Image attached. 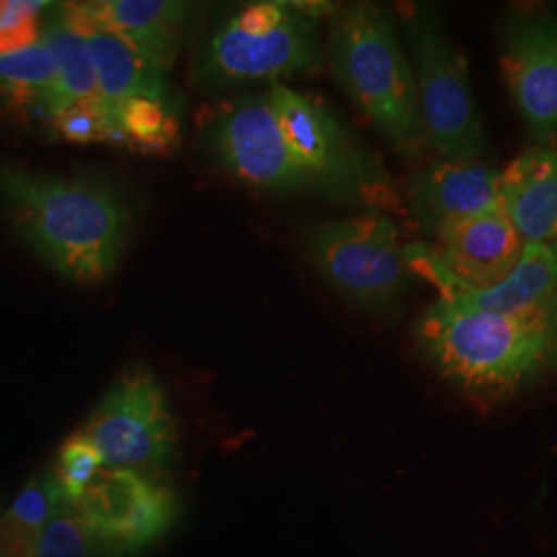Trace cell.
I'll return each instance as SVG.
<instances>
[{
	"label": "cell",
	"mask_w": 557,
	"mask_h": 557,
	"mask_svg": "<svg viewBox=\"0 0 557 557\" xmlns=\"http://www.w3.org/2000/svg\"><path fill=\"white\" fill-rule=\"evenodd\" d=\"M89 539L91 535L77 508L64 502L59 512L46 524L34 557H85Z\"/></svg>",
	"instance_id": "cell-23"
},
{
	"label": "cell",
	"mask_w": 557,
	"mask_h": 557,
	"mask_svg": "<svg viewBox=\"0 0 557 557\" xmlns=\"http://www.w3.org/2000/svg\"><path fill=\"white\" fill-rule=\"evenodd\" d=\"M207 143L223 170L259 193L324 199L283 139L269 91L225 103L207 126Z\"/></svg>",
	"instance_id": "cell-8"
},
{
	"label": "cell",
	"mask_w": 557,
	"mask_h": 557,
	"mask_svg": "<svg viewBox=\"0 0 557 557\" xmlns=\"http://www.w3.org/2000/svg\"><path fill=\"white\" fill-rule=\"evenodd\" d=\"M524 246L498 205L444 225L434 242L405 244V259L416 277L438 289L440 299H450L498 285L515 271Z\"/></svg>",
	"instance_id": "cell-9"
},
{
	"label": "cell",
	"mask_w": 557,
	"mask_h": 557,
	"mask_svg": "<svg viewBox=\"0 0 557 557\" xmlns=\"http://www.w3.org/2000/svg\"><path fill=\"white\" fill-rule=\"evenodd\" d=\"M0 94L13 103H41L57 112L59 75L44 40L11 54H0Z\"/></svg>",
	"instance_id": "cell-20"
},
{
	"label": "cell",
	"mask_w": 557,
	"mask_h": 557,
	"mask_svg": "<svg viewBox=\"0 0 557 557\" xmlns=\"http://www.w3.org/2000/svg\"><path fill=\"white\" fill-rule=\"evenodd\" d=\"M326 57L341 89L391 149L416 153L428 143L413 66L391 9L376 2L333 9Z\"/></svg>",
	"instance_id": "cell-3"
},
{
	"label": "cell",
	"mask_w": 557,
	"mask_h": 557,
	"mask_svg": "<svg viewBox=\"0 0 557 557\" xmlns=\"http://www.w3.org/2000/svg\"><path fill=\"white\" fill-rule=\"evenodd\" d=\"M269 98L296 160L314 176L326 200L370 211L397 209L400 195L379 156L324 101L273 81Z\"/></svg>",
	"instance_id": "cell-6"
},
{
	"label": "cell",
	"mask_w": 557,
	"mask_h": 557,
	"mask_svg": "<svg viewBox=\"0 0 557 557\" xmlns=\"http://www.w3.org/2000/svg\"><path fill=\"white\" fill-rule=\"evenodd\" d=\"M64 15L81 25H100L131 41L160 69L176 60L190 4L172 0H100L62 4Z\"/></svg>",
	"instance_id": "cell-14"
},
{
	"label": "cell",
	"mask_w": 557,
	"mask_h": 557,
	"mask_svg": "<svg viewBox=\"0 0 557 557\" xmlns=\"http://www.w3.org/2000/svg\"><path fill=\"white\" fill-rule=\"evenodd\" d=\"M108 469H158L172 460L178 428L168 395L147 368L124 372L81 430Z\"/></svg>",
	"instance_id": "cell-10"
},
{
	"label": "cell",
	"mask_w": 557,
	"mask_h": 557,
	"mask_svg": "<svg viewBox=\"0 0 557 557\" xmlns=\"http://www.w3.org/2000/svg\"><path fill=\"white\" fill-rule=\"evenodd\" d=\"M331 11L329 4H248L211 34L195 75L205 85L221 87L319 71L324 59L319 17Z\"/></svg>",
	"instance_id": "cell-4"
},
{
	"label": "cell",
	"mask_w": 557,
	"mask_h": 557,
	"mask_svg": "<svg viewBox=\"0 0 557 557\" xmlns=\"http://www.w3.org/2000/svg\"><path fill=\"white\" fill-rule=\"evenodd\" d=\"M73 27L79 32L87 46L96 73L98 103L106 110L110 122L124 101L137 98L165 100V71L153 60L147 59L131 41L100 25L73 23Z\"/></svg>",
	"instance_id": "cell-16"
},
{
	"label": "cell",
	"mask_w": 557,
	"mask_h": 557,
	"mask_svg": "<svg viewBox=\"0 0 557 557\" xmlns=\"http://www.w3.org/2000/svg\"><path fill=\"white\" fill-rule=\"evenodd\" d=\"M499 69L535 145L557 149V11L508 7L498 23Z\"/></svg>",
	"instance_id": "cell-11"
},
{
	"label": "cell",
	"mask_w": 557,
	"mask_h": 557,
	"mask_svg": "<svg viewBox=\"0 0 557 557\" xmlns=\"http://www.w3.org/2000/svg\"><path fill=\"white\" fill-rule=\"evenodd\" d=\"M119 139L137 143L147 149H163L176 139L178 122L174 119V110L165 100L124 101L119 112L112 116Z\"/></svg>",
	"instance_id": "cell-21"
},
{
	"label": "cell",
	"mask_w": 557,
	"mask_h": 557,
	"mask_svg": "<svg viewBox=\"0 0 557 557\" xmlns=\"http://www.w3.org/2000/svg\"><path fill=\"white\" fill-rule=\"evenodd\" d=\"M46 2H0V54H11L41 40V11Z\"/></svg>",
	"instance_id": "cell-24"
},
{
	"label": "cell",
	"mask_w": 557,
	"mask_h": 557,
	"mask_svg": "<svg viewBox=\"0 0 557 557\" xmlns=\"http://www.w3.org/2000/svg\"><path fill=\"white\" fill-rule=\"evenodd\" d=\"M0 199L21 238L62 277L87 285L116 271L131 211L108 184L2 165Z\"/></svg>",
	"instance_id": "cell-2"
},
{
	"label": "cell",
	"mask_w": 557,
	"mask_h": 557,
	"mask_svg": "<svg viewBox=\"0 0 557 557\" xmlns=\"http://www.w3.org/2000/svg\"><path fill=\"white\" fill-rule=\"evenodd\" d=\"M557 294V239L545 244H527L515 271L498 285L467 292L457 298L442 299L458 310L469 312H515ZM440 299V298H438Z\"/></svg>",
	"instance_id": "cell-17"
},
{
	"label": "cell",
	"mask_w": 557,
	"mask_h": 557,
	"mask_svg": "<svg viewBox=\"0 0 557 557\" xmlns=\"http://www.w3.org/2000/svg\"><path fill=\"white\" fill-rule=\"evenodd\" d=\"M41 40L50 48L59 75L57 112L77 101L98 100L96 73L79 32L66 20L62 4L52 7L41 21ZM54 112V114H57ZM52 114V116H54Z\"/></svg>",
	"instance_id": "cell-19"
},
{
	"label": "cell",
	"mask_w": 557,
	"mask_h": 557,
	"mask_svg": "<svg viewBox=\"0 0 557 557\" xmlns=\"http://www.w3.org/2000/svg\"><path fill=\"white\" fill-rule=\"evenodd\" d=\"M64 502L50 473L32 479L0 515V557L36 556L46 524Z\"/></svg>",
	"instance_id": "cell-18"
},
{
	"label": "cell",
	"mask_w": 557,
	"mask_h": 557,
	"mask_svg": "<svg viewBox=\"0 0 557 557\" xmlns=\"http://www.w3.org/2000/svg\"><path fill=\"white\" fill-rule=\"evenodd\" d=\"M397 21L416 75L428 145L446 160L485 161L490 145L467 57L448 36L442 11L411 2L398 11Z\"/></svg>",
	"instance_id": "cell-5"
},
{
	"label": "cell",
	"mask_w": 557,
	"mask_h": 557,
	"mask_svg": "<svg viewBox=\"0 0 557 557\" xmlns=\"http://www.w3.org/2000/svg\"><path fill=\"white\" fill-rule=\"evenodd\" d=\"M101 469L100 453L79 430L60 446L59 458L50 475L57 481L62 498L75 506Z\"/></svg>",
	"instance_id": "cell-22"
},
{
	"label": "cell",
	"mask_w": 557,
	"mask_h": 557,
	"mask_svg": "<svg viewBox=\"0 0 557 557\" xmlns=\"http://www.w3.org/2000/svg\"><path fill=\"white\" fill-rule=\"evenodd\" d=\"M499 209L524 244L557 239V149L531 145L502 170Z\"/></svg>",
	"instance_id": "cell-15"
},
{
	"label": "cell",
	"mask_w": 557,
	"mask_h": 557,
	"mask_svg": "<svg viewBox=\"0 0 557 557\" xmlns=\"http://www.w3.org/2000/svg\"><path fill=\"white\" fill-rule=\"evenodd\" d=\"M499 176L487 161H428L405 188L409 218L419 234L436 238L444 225L498 207Z\"/></svg>",
	"instance_id": "cell-13"
},
{
	"label": "cell",
	"mask_w": 557,
	"mask_h": 557,
	"mask_svg": "<svg viewBox=\"0 0 557 557\" xmlns=\"http://www.w3.org/2000/svg\"><path fill=\"white\" fill-rule=\"evenodd\" d=\"M419 356L458 397L496 407L557 382V294L515 312L436 299L416 324Z\"/></svg>",
	"instance_id": "cell-1"
},
{
	"label": "cell",
	"mask_w": 557,
	"mask_h": 557,
	"mask_svg": "<svg viewBox=\"0 0 557 557\" xmlns=\"http://www.w3.org/2000/svg\"><path fill=\"white\" fill-rule=\"evenodd\" d=\"M89 535L116 552H137L174 522V494L140 471L103 467L75 504Z\"/></svg>",
	"instance_id": "cell-12"
},
{
	"label": "cell",
	"mask_w": 557,
	"mask_h": 557,
	"mask_svg": "<svg viewBox=\"0 0 557 557\" xmlns=\"http://www.w3.org/2000/svg\"><path fill=\"white\" fill-rule=\"evenodd\" d=\"M54 126L62 139L71 143H96L119 139L114 124L98 100L77 101L54 114Z\"/></svg>",
	"instance_id": "cell-25"
},
{
	"label": "cell",
	"mask_w": 557,
	"mask_h": 557,
	"mask_svg": "<svg viewBox=\"0 0 557 557\" xmlns=\"http://www.w3.org/2000/svg\"><path fill=\"white\" fill-rule=\"evenodd\" d=\"M304 244L320 277L368 312H391L413 289L405 244L386 213L320 221L306 227Z\"/></svg>",
	"instance_id": "cell-7"
}]
</instances>
